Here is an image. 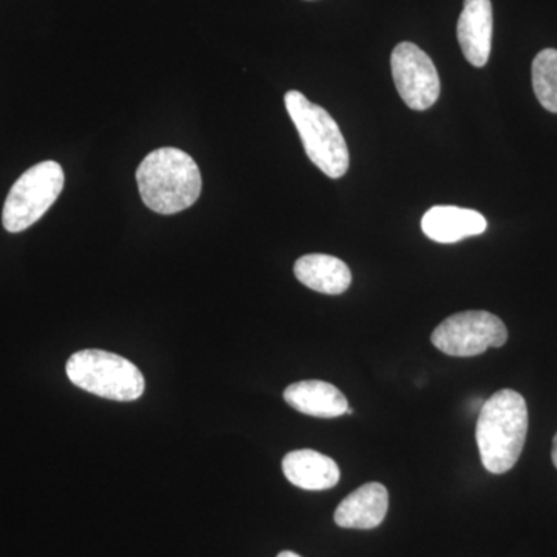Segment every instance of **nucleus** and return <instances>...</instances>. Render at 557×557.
I'll return each mask as SVG.
<instances>
[{
	"mask_svg": "<svg viewBox=\"0 0 557 557\" xmlns=\"http://www.w3.org/2000/svg\"><path fill=\"white\" fill-rule=\"evenodd\" d=\"M295 276L322 295H343L351 284L350 269L338 258L329 255H307L296 260Z\"/></svg>",
	"mask_w": 557,
	"mask_h": 557,
	"instance_id": "obj_13",
	"label": "nucleus"
},
{
	"mask_svg": "<svg viewBox=\"0 0 557 557\" xmlns=\"http://www.w3.org/2000/svg\"><path fill=\"white\" fill-rule=\"evenodd\" d=\"M528 432L525 398L511 388L496 392L480 408L475 440L483 467L505 474L518 463Z\"/></svg>",
	"mask_w": 557,
	"mask_h": 557,
	"instance_id": "obj_1",
	"label": "nucleus"
},
{
	"mask_svg": "<svg viewBox=\"0 0 557 557\" xmlns=\"http://www.w3.org/2000/svg\"><path fill=\"white\" fill-rule=\"evenodd\" d=\"M139 196L159 214L185 211L199 200L201 174L189 153L175 148L150 152L137 170Z\"/></svg>",
	"mask_w": 557,
	"mask_h": 557,
	"instance_id": "obj_2",
	"label": "nucleus"
},
{
	"mask_svg": "<svg viewBox=\"0 0 557 557\" xmlns=\"http://www.w3.org/2000/svg\"><path fill=\"white\" fill-rule=\"evenodd\" d=\"M392 76L399 97L412 110H428L440 97V76L431 58L412 42L392 51Z\"/></svg>",
	"mask_w": 557,
	"mask_h": 557,
	"instance_id": "obj_7",
	"label": "nucleus"
},
{
	"mask_svg": "<svg viewBox=\"0 0 557 557\" xmlns=\"http://www.w3.org/2000/svg\"><path fill=\"white\" fill-rule=\"evenodd\" d=\"M354 412H355L354 409L347 408V412L346 413H348V416H354Z\"/></svg>",
	"mask_w": 557,
	"mask_h": 557,
	"instance_id": "obj_17",
	"label": "nucleus"
},
{
	"mask_svg": "<svg viewBox=\"0 0 557 557\" xmlns=\"http://www.w3.org/2000/svg\"><path fill=\"white\" fill-rule=\"evenodd\" d=\"M64 189V171L57 161H42L21 175L3 205L2 223L9 233L30 228Z\"/></svg>",
	"mask_w": 557,
	"mask_h": 557,
	"instance_id": "obj_5",
	"label": "nucleus"
},
{
	"mask_svg": "<svg viewBox=\"0 0 557 557\" xmlns=\"http://www.w3.org/2000/svg\"><path fill=\"white\" fill-rule=\"evenodd\" d=\"M282 469L289 483L309 491L330 490L341 478L336 461L313 449L287 454L282 460Z\"/></svg>",
	"mask_w": 557,
	"mask_h": 557,
	"instance_id": "obj_11",
	"label": "nucleus"
},
{
	"mask_svg": "<svg viewBox=\"0 0 557 557\" xmlns=\"http://www.w3.org/2000/svg\"><path fill=\"white\" fill-rule=\"evenodd\" d=\"M277 557H300L299 555H296V553L293 552H282L281 555Z\"/></svg>",
	"mask_w": 557,
	"mask_h": 557,
	"instance_id": "obj_16",
	"label": "nucleus"
},
{
	"mask_svg": "<svg viewBox=\"0 0 557 557\" xmlns=\"http://www.w3.org/2000/svg\"><path fill=\"white\" fill-rule=\"evenodd\" d=\"M285 108L295 123L311 163L330 178H341L350 166L346 138L327 110L298 90L285 95Z\"/></svg>",
	"mask_w": 557,
	"mask_h": 557,
	"instance_id": "obj_3",
	"label": "nucleus"
},
{
	"mask_svg": "<svg viewBox=\"0 0 557 557\" xmlns=\"http://www.w3.org/2000/svg\"><path fill=\"white\" fill-rule=\"evenodd\" d=\"M493 5L491 0H465L458 17L457 39L469 64L485 67L493 47Z\"/></svg>",
	"mask_w": 557,
	"mask_h": 557,
	"instance_id": "obj_8",
	"label": "nucleus"
},
{
	"mask_svg": "<svg viewBox=\"0 0 557 557\" xmlns=\"http://www.w3.org/2000/svg\"><path fill=\"white\" fill-rule=\"evenodd\" d=\"M432 344L449 357L471 358L508 341L507 325L490 311L469 310L453 314L434 330Z\"/></svg>",
	"mask_w": 557,
	"mask_h": 557,
	"instance_id": "obj_6",
	"label": "nucleus"
},
{
	"mask_svg": "<svg viewBox=\"0 0 557 557\" xmlns=\"http://www.w3.org/2000/svg\"><path fill=\"white\" fill-rule=\"evenodd\" d=\"M69 380L76 387L115 401H134L145 392V376L129 359L106 350L76 351L67 361Z\"/></svg>",
	"mask_w": 557,
	"mask_h": 557,
	"instance_id": "obj_4",
	"label": "nucleus"
},
{
	"mask_svg": "<svg viewBox=\"0 0 557 557\" xmlns=\"http://www.w3.org/2000/svg\"><path fill=\"white\" fill-rule=\"evenodd\" d=\"M486 228V219L474 209L434 207L421 219L423 233L438 244H456L467 237L480 236Z\"/></svg>",
	"mask_w": 557,
	"mask_h": 557,
	"instance_id": "obj_10",
	"label": "nucleus"
},
{
	"mask_svg": "<svg viewBox=\"0 0 557 557\" xmlns=\"http://www.w3.org/2000/svg\"><path fill=\"white\" fill-rule=\"evenodd\" d=\"M533 89L542 108L557 113V50L545 49L534 58Z\"/></svg>",
	"mask_w": 557,
	"mask_h": 557,
	"instance_id": "obj_14",
	"label": "nucleus"
},
{
	"mask_svg": "<svg viewBox=\"0 0 557 557\" xmlns=\"http://www.w3.org/2000/svg\"><path fill=\"white\" fill-rule=\"evenodd\" d=\"M552 458L553 465H555L557 469V434L555 435V438H553Z\"/></svg>",
	"mask_w": 557,
	"mask_h": 557,
	"instance_id": "obj_15",
	"label": "nucleus"
},
{
	"mask_svg": "<svg viewBox=\"0 0 557 557\" xmlns=\"http://www.w3.org/2000/svg\"><path fill=\"white\" fill-rule=\"evenodd\" d=\"M388 493L379 482L366 483L348 494L335 511L336 525L351 530H372L386 519Z\"/></svg>",
	"mask_w": 557,
	"mask_h": 557,
	"instance_id": "obj_9",
	"label": "nucleus"
},
{
	"mask_svg": "<svg viewBox=\"0 0 557 557\" xmlns=\"http://www.w3.org/2000/svg\"><path fill=\"white\" fill-rule=\"evenodd\" d=\"M285 401L298 412L317 418H336L347 412L346 395L325 381H299L284 392Z\"/></svg>",
	"mask_w": 557,
	"mask_h": 557,
	"instance_id": "obj_12",
	"label": "nucleus"
}]
</instances>
